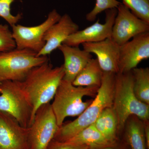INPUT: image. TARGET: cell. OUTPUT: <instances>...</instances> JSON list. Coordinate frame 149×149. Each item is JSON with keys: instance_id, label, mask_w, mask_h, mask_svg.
<instances>
[{"instance_id": "obj_1", "label": "cell", "mask_w": 149, "mask_h": 149, "mask_svg": "<svg viewBox=\"0 0 149 149\" xmlns=\"http://www.w3.org/2000/svg\"><path fill=\"white\" fill-rule=\"evenodd\" d=\"M64 74L63 65L54 68L48 60L33 68L22 81L33 107L34 118L37 109L54 98Z\"/></svg>"}, {"instance_id": "obj_2", "label": "cell", "mask_w": 149, "mask_h": 149, "mask_svg": "<svg viewBox=\"0 0 149 149\" xmlns=\"http://www.w3.org/2000/svg\"><path fill=\"white\" fill-rule=\"evenodd\" d=\"M116 74L103 72L101 84L95 100L75 120L59 127L54 137L58 139L57 141L63 142L74 136L93 124L105 109L113 107Z\"/></svg>"}, {"instance_id": "obj_3", "label": "cell", "mask_w": 149, "mask_h": 149, "mask_svg": "<svg viewBox=\"0 0 149 149\" xmlns=\"http://www.w3.org/2000/svg\"><path fill=\"white\" fill-rule=\"evenodd\" d=\"M113 107L117 116L120 129L131 116L143 120H148L149 105L139 100L133 91V78L131 71L116 74Z\"/></svg>"}, {"instance_id": "obj_4", "label": "cell", "mask_w": 149, "mask_h": 149, "mask_svg": "<svg viewBox=\"0 0 149 149\" xmlns=\"http://www.w3.org/2000/svg\"><path fill=\"white\" fill-rule=\"evenodd\" d=\"M99 87L75 86L71 82L61 80L51 104L59 127L63 124L68 116H79L92 101L83 102L84 96L93 97L97 95Z\"/></svg>"}, {"instance_id": "obj_5", "label": "cell", "mask_w": 149, "mask_h": 149, "mask_svg": "<svg viewBox=\"0 0 149 149\" xmlns=\"http://www.w3.org/2000/svg\"><path fill=\"white\" fill-rule=\"evenodd\" d=\"M0 111L14 118L25 128L32 124V104L21 82L6 80L0 83Z\"/></svg>"}, {"instance_id": "obj_6", "label": "cell", "mask_w": 149, "mask_h": 149, "mask_svg": "<svg viewBox=\"0 0 149 149\" xmlns=\"http://www.w3.org/2000/svg\"><path fill=\"white\" fill-rule=\"evenodd\" d=\"M49 60L27 49L17 48L0 53V83L6 80L22 82L33 68Z\"/></svg>"}, {"instance_id": "obj_7", "label": "cell", "mask_w": 149, "mask_h": 149, "mask_svg": "<svg viewBox=\"0 0 149 149\" xmlns=\"http://www.w3.org/2000/svg\"><path fill=\"white\" fill-rule=\"evenodd\" d=\"M59 127L50 103L40 106L28 128L29 149H47Z\"/></svg>"}, {"instance_id": "obj_8", "label": "cell", "mask_w": 149, "mask_h": 149, "mask_svg": "<svg viewBox=\"0 0 149 149\" xmlns=\"http://www.w3.org/2000/svg\"><path fill=\"white\" fill-rule=\"evenodd\" d=\"M61 15L55 9L49 13L44 22L37 26L26 27L16 24L11 27L16 48L27 49L38 54L45 44L44 36L46 32L59 20Z\"/></svg>"}, {"instance_id": "obj_9", "label": "cell", "mask_w": 149, "mask_h": 149, "mask_svg": "<svg viewBox=\"0 0 149 149\" xmlns=\"http://www.w3.org/2000/svg\"><path fill=\"white\" fill-rule=\"evenodd\" d=\"M149 32V24L138 18L125 5L120 3L113 26L111 37L119 46L137 35Z\"/></svg>"}, {"instance_id": "obj_10", "label": "cell", "mask_w": 149, "mask_h": 149, "mask_svg": "<svg viewBox=\"0 0 149 149\" xmlns=\"http://www.w3.org/2000/svg\"><path fill=\"white\" fill-rule=\"evenodd\" d=\"M149 58V32L133 37L119 46V72H128Z\"/></svg>"}, {"instance_id": "obj_11", "label": "cell", "mask_w": 149, "mask_h": 149, "mask_svg": "<svg viewBox=\"0 0 149 149\" xmlns=\"http://www.w3.org/2000/svg\"><path fill=\"white\" fill-rule=\"evenodd\" d=\"M104 23L99 22L95 23L81 30H78L70 35L63 44L71 47H79L84 43L100 42L111 37L112 29L115 19L117 14V8L105 11Z\"/></svg>"}, {"instance_id": "obj_12", "label": "cell", "mask_w": 149, "mask_h": 149, "mask_svg": "<svg viewBox=\"0 0 149 149\" xmlns=\"http://www.w3.org/2000/svg\"><path fill=\"white\" fill-rule=\"evenodd\" d=\"M0 149H29L28 128L0 111Z\"/></svg>"}, {"instance_id": "obj_13", "label": "cell", "mask_w": 149, "mask_h": 149, "mask_svg": "<svg viewBox=\"0 0 149 149\" xmlns=\"http://www.w3.org/2000/svg\"><path fill=\"white\" fill-rule=\"evenodd\" d=\"M83 50L97 56L99 64L104 72H119V46L111 38L96 42L82 44Z\"/></svg>"}, {"instance_id": "obj_14", "label": "cell", "mask_w": 149, "mask_h": 149, "mask_svg": "<svg viewBox=\"0 0 149 149\" xmlns=\"http://www.w3.org/2000/svg\"><path fill=\"white\" fill-rule=\"evenodd\" d=\"M79 27L67 14L61 16L56 23L46 32L44 36L45 44L38 56H47L58 49L67 38L79 30Z\"/></svg>"}, {"instance_id": "obj_15", "label": "cell", "mask_w": 149, "mask_h": 149, "mask_svg": "<svg viewBox=\"0 0 149 149\" xmlns=\"http://www.w3.org/2000/svg\"><path fill=\"white\" fill-rule=\"evenodd\" d=\"M64 57L65 74L63 80L72 83L79 72L93 58L92 54L79 47L63 44L58 48Z\"/></svg>"}, {"instance_id": "obj_16", "label": "cell", "mask_w": 149, "mask_h": 149, "mask_svg": "<svg viewBox=\"0 0 149 149\" xmlns=\"http://www.w3.org/2000/svg\"><path fill=\"white\" fill-rule=\"evenodd\" d=\"M61 142L72 145H86L91 148H104L111 144L97 130L94 124L84 128L71 138Z\"/></svg>"}, {"instance_id": "obj_17", "label": "cell", "mask_w": 149, "mask_h": 149, "mask_svg": "<svg viewBox=\"0 0 149 149\" xmlns=\"http://www.w3.org/2000/svg\"><path fill=\"white\" fill-rule=\"evenodd\" d=\"M103 71L97 58L91 59L75 77L72 85L81 87H100Z\"/></svg>"}, {"instance_id": "obj_18", "label": "cell", "mask_w": 149, "mask_h": 149, "mask_svg": "<svg viewBox=\"0 0 149 149\" xmlns=\"http://www.w3.org/2000/svg\"><path fill=\"white\" fill-rule=\"evenodd\" d=\"M93 124L110 143L114 141L118 122L113 107L105 109Z\"/></svg>"}, {"instance_id": "obj_19", "label": "cell", "mask_w": 149, "mask_h": 149, "mask_svg": "<svg viewBox=\"0 0 149 149\" xmlns=\"http://www.w3.org/2000/svg\"><path fill=\"white\" fill-rule=\"evenodd\" d=\"M133 78V91L139 100L149 105V68H134L131 70Z\"/></svg>"}, {"instance_id": "obj_20", "label": "cell", "mask_w": 149, "mask_h": 149, "mask_svg": "<svg viewBox=\"0 0 149 149\" xmlns=\"http://www.w3.org/2000/svg\"><path fill=\"white\" fill-rule=\"evenodd\" d=\"M128 142L132 149H146L143 123L137 119L129 121L127 126Z\"/></svg>"}, {"instance_id": "obj_21", "label": "cell", "mask_w": 149, "mask_h": 149, "mask_svg": "<svg viewBox=\"0 0 149 149\" xmlns=\"http://www.w3.org/2000/svg\"><path fill=\"white\" fill-rule=\"evenodd\" d=\"M123 4L134 15L149 24V0H123Z\"/></svg>"}, {"instance_id": "obj_22", "label": "cell", "mask_w": 149, "mask_h": 149, "mask_svg": "<svg viewBox=\"0 0 149 149\" xmlns=\"http://www.w3.org/2000/svg\"><path fill=\"white\" fill-rule=\"evenodd\" d=\"M120 3L117 0H96L94 8L86 15V19L88 21H94L100 13L110 9L117 8Z\"/></svg>"}, {"instance_id": "obj_23", "label": "cell", "mask_w": 149, "mask_h": 149, "mask_svg": "<svg viewBox=\"0 0 149 149\" xmlns=\"http://www.w3.org/2000/svg\"><path fill=\"white\" fill-rule=\"evenodd\" d=\"M12 32L8 24L0 22V53L16 48Z\"/></svg>"}, {"instance_id": "obj_24", "label": "cell", "mask_w": 149, "mask_h": 149, "mask_svg": "<svg viewBox=\"0 0 149 149\" xmlns=\"http://www.w3.org/2000/svg\"><path fill=\"white\" fill-rule=\"evenodd\" d=\"M14 0H0V17L12 27L17 24L22 16L21 14L14 15L11 13V6Z\"/></svg>"}, {"instance_id": "obj_25", "label": "cell", "mask_w": 149, "mask_h": 149, "mask_svg": "<svg viewBox=\"0 0 149 149\" xmlns=\"http://www.w3.org/2000/svg\"><path fill=\"white\" fill-rule=\"evenodd\" d=\"M51 142L47 149H90L91 148L86 145H72L65 143L63 142L56 141Z\"/></svg>"}, {"instance_id": "obj_26", "label": "cell", "mask_w": 149, "mask_h": 149, "mask_svg": "<svg viewBox=\"0 0 149 149\" xmlns=\"http://www.w3.org/2000/svg\"><path fill=\"white\" fill-rule=\"evenodd\" d=\"M146 145L147 149L149 148V125L148 120H143Z\"/></svg>"}, {"instance_id": "obj_27", "label": "cell", "mask_w": 149, "mask_h": 149, "mask_svg": "<svg viewBox=\"0 0 149 149\" xmlns=\"http://www.w3.org/2000/svg\"><path fill=\"white\" fill-rule=\"evenodd\" d=\"M101 149H113L112 148H108V147H104V148H102Z\"/></svg>"}]
</instances>
